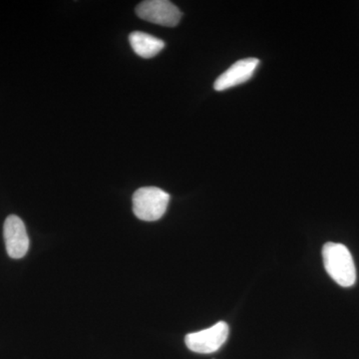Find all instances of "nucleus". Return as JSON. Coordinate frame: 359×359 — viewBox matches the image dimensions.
<instances>
[{
    "label": "nucleus",
    "mask_w": 359,
    "mask_h": 359,
    "mask_svg": "<svg viewBox=\"0 0 359 359\" xmlns=\"http://www.w3.org/2000/svg\"><path fill=\"white\" fill-rule=\"evenodd\" d=\"M259 65V60L257 58H245L237 61L215 81V90L224 91L245 83L254 75Z\"/></svg>",
    "instance_id": "423d86ee"
},
{
    "label": "nucleus",
    "mask_w": 359,
    "mask_h": 359,
    "mask_svg": "<svg viewBox=\"0 0 359 359\" xmlns=\"http://www.w3.org/2000/svg\"><path fill=\"white\" fill-rule=\"evenodd\" d=\"M169 201V194L157 187L138 189L133 195L135 216L142 221H158L166 212Z\"/></svg>",
    "instance_id": "f03ea898"
},
{
    "label": "nucleus",
    "mask_w": 359,
    "mask_h": 359,
    "mask_svg": "<svg viewBox=\"0 0 359 359\" xmlns=\"http://www.w3.org/2000/svg\"><path fill=\"white\" fill-rule=\"evenodd\" d=\"M7 254L11 259H21L29 249V238L22 219L15 215L7 217L4 226Z\"/></svg>",
    "instance_id": "39448f33"
},
{
    "label": "nucleus",
    "mask_w": 359,
    "mask_h": 359,
    "mask_svg": "<svg viewBox=\"0 0 359 359\" xmlns=\"http://www.w3.org/2000/svg\"><path fill=\"white\" fill-rule=\"evenodd\" d=\"M129 41L135 53L145 59L155 57L165 47L163 40L141 32H132Z\"/></svg>",
    "instance_id": "0eeeda50"
},
{
    "label": "nucleus",
    "mask_w": 359,
    "mask_h": 359,
    "mask_svg": "<svg viewBox=\"0 0 359 359\" xmlns=\"http://www.w3.org/2000/svg\"><path fill=\"white\" fill-rule=\"evenodd\" d=\"M230 328L224 321H219L212 327L187 335L186 346L196 353H216L226 341Z\"/></svg>",
    "instance_id": "7ed1b4c3"
},
{
    "label": "nucleus",
    "mask_w": 359,
    "mask_h": 359,
    "mask_svg": "<svg viewBox=\"0 0 359 359\" xmlns=\"http://www.w3.org/2000/svg\"><path fill=\"white\" fill-rule=\"evenodd\" d=\"M136 13L141 20L155 25L174 27L182 18L181 11L168 0H147L136 7Z\"/></svg>",
    "instance_id": "20e7f679"
},
{
    "label": "nucleus",
    "mask_w": 359,
    "mask_h": 359,
    "mask_svg": "<svg viewBox=\"0 0 359 359\" xmlns=\"http://www.w3.org/2000/svg\"><path fill=\"white\" fill-rule=\"evenodd\" d=\"M323 264L330 278L340 287H351L356 282V269L346 245L327 243L323 248Z\"/></svg>",
    "instance_id": "f257e3e1"
}]
</instances>
